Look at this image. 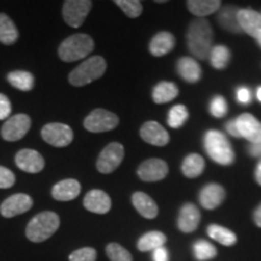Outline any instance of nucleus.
I'll use <instances>...</instances> for the list:
<instances>
[{"label":"nucleus","mask_w":261,"mask_h":261,"mask_svg":"<svg viewBox=\"0 0 261 261\" xmlns=\"http://www.w3.org/2000/svg\"><path fill=\"white\" fill-rule=\"evenodd\" d=\"M188 47L198 60H207L213 48V29L207 19L198 18L191 22L188 29Z\"/></svg>","instance_id":"nucleus-1"},{"label":"nucleus","mask_w":261,"mask_h":261,"mask_svg":"<svg viewBox=\"0 0 261 261\" xmlns=\"http://www.w3.org/2000/svg\"><path fill=\"white\" fill-rule=\"evenodd\" d=\"M60 223V217L55 212H41L28 223L25 227V236L31 242H44L56 232Z\"/></svg>","instance_id":"nucleus-2"},{"label":"nucleus","mask_w":261,"mask_h":261,"mask_svg":"<svg viewBox=\"0 0 261 261\" xmlns=\"http://www.w3.org/2000/svg\"><path fill=\"white\" fill-rule=\"evenodd\" d=\"M204 148L210 158L219 165L228 166L234 161L232 145L224 133L211 129L204 135Z\"/></svg>","instance_id":"nucleus-3"},{"label":"nucleus","mask_w":261,"mask_h":261,"mask_svg":"<svg viewBox=\"0 0 261 261\" xmlns=\"http://www.w3.org/2000/svg\"><path fill=\"white\" fill-rule=\"evenodd\" d=\"M94 48V41L90 35L79 33L62 41L58 47V56L64 62H75L89 56Z\"/></svg>","instance_id":"nucleus-4"},{"label":"nucleus","mask_w":261,"mask_h":261,"mask_svg":"<svg viewBox=\"0 0 261 261\" xmlns=\"http://www.w3.org/2000/svg\"><path fill=\"white\" fill-rule=\"evenodd\" d=\"M107 70V62L100 56H92L77 65L69 74V83L81 87L102 77Z\"/></svg>","instance_id":"nucleus-5"},{"label":"nucleus","mask_w":261,"mask_h":261,"mask_svg":"<svg viewBox=\"0 0 261 261\" xmlns=\"http://www.w3.org/2000/svg\"><path fill=\"white\" fill-rule=\"evenodd\" d=\"M117 125L119 116L106 109H94L84 120V127L92 133L108 132L116 128Z\"/></svg>","instance_id":"nucleus-6"},{"label":"nucleus","mask_w":261,"mask_h":261,"mask_svg":"<svg viewBox=\"0 0 261 261\" xmlns=\"http://www.w3.org/2000/svg\"><path fill=\"white\" fill-rule=\"evenodd\" d=\"M41 137L47 144L56 148H64L73 142L74 132L65 123L51 122L42 127Z\"/></svg>","instance_id":"nucleus-7"},{"label":"nucleus","mask_w":261,"mask_h":261,"mask_svg":"<svg viewBox=\"0 0 261 261\" xmlns=\"http://www.w3.org/2000/svg\"><path fill=\"white\" fill-rule=\"evenodd\" d=\"M125 158V148L120 143H110L102 150L97 160V169L103 174H109L121 165Z\"/></svg>","instance_id":"nucleus-8"},{"label":"nucleus","mask_w":261,"mask_h":261,"mask_svg":"<svg viewBox=\"0 0 261 261\" xmlns=\"http://www.w3.org/2000/svg\"><path fill=\"white\" fill-rule=\"evenodd\" d=\"M92 8V2L90 0H68L63 4V18L65 23L71 28H79L89 15Z\"/></svg>","instance_id":"nucleus-9"},{"label":"nucleus","mask_w":261,"mask_h":261,"mask_svg":"<svg viewBox=\"0 0 261 261\" xmlns=\"http://www.w3.org/2000/svg\"><path fill=\"white\" fill-rule=\"evenodd\" d=\"M31 117L25 114H16L9 117L2 127V137L6 142H17L27 135L31 128Z\"/></svg>","instance_id":"nucleus-10"},{"label":"nucleus","mask_w":261,"mask_h":261,"mask_svg":"<svg viewBox=\"0 0 261 261\" xmlns=\"http://www.w3.org/2000/svg\"><path fill=\"white\" fill-rule=\"evenodd\" d=\"M143 181H160L168 174V165L161 159H149L142 163L137 171Z\"/></svg>","instance_id":"nucleus-11"},{"label":"nucleus","mask_w":261,"mask_h":261,"mask_svg":"<svg viewBox=\"0 0 261 261\" xmlns=\"http://www.w3.org/2000/svg\"><path fill=\"white\" fill-rule=\"evenodd\" d=\"M33 207L31 196L25 194H15L3 202L0 205V213L4 218H14L16 215L23 214Z\"/></svg>","instance_id":"nucleus-12"},{"label":"nucleus","mask_w":261,"mask_h":261,"mask_svg":"<svg viewBox=\"0 0 261 261\" xmlns=\"http://www.w3.org/2000/svg\"><path fill=\"white\" fill-rule=\"evenodd\" d=\"M16 165L19 169L28 173H39L45 167V160L40 152L33 149H22L15 156Z\"/></svg>","instance_id":"nucleus-13"},{"label":"nucleus","mask_w":261,"mask_h":261,"mask_svg":"<svg viewBox=\"0 0 261 261\" xmlns=\"http://www.w3.org/2000/svg\"><path fill=\"white\" fill-rule=\"evenodd\" d=\"M236 125L241 137L252 144L261 142V122L250 114H242L236 119Z\"/></svg>","instance_id":"nucleus-14"},{"label":"nucleus","mask_w":261,"mask_h":261,"mask_svg":"<svg viewBox=\"0 0 261 261\" xmlns=\"http://www.w3.org/2000/svg\"><path fill=\"white\" fill-rule=\"evenodd\" d=\"M237 21L241 31L250 37L257 39L261 37V14L252 9H240L237 14Z\"/></svg>","instance_id":"nucleus-15"},{"label":"nucleus","mask_w":261,"mask_h":261,"mask_svg":"<svg viewBox=\"0 0 261 261\" xmlns=\"http://www.w3.org/2000/svg\"><path fill=\"white\" fill-rule=\"evenodd\" d=\"M84 207L92 213L107 214L112 208V200L107 192L93 189L84 197Z\"/></svg>","instance_id":"nucleus-16"},{"label":"nucleus","mask_w":261,"mask_h":261,"mask_svg":"<svg viewBox=\"0 0 261 261\" xmlns=\"http://www.w3.org/2000/svg\"><path fill=\"white\" fill-rule=\"evenodd\" d=\"M140 137L144 142L155 146H165L169 143V135L156 121H148L140 128Z\"/></svg>","instance_id":"nucleus-17"},{"label":"nucleus","mask_w":261,"mask_h":261,"mask_svg":"<svg viewBox=\"0 0 261 261\" xmlns=\"http://www.w3.org/2000/svg\"><path fill=\"white\" fill-rule=\"evenodd\" d=\"M201 221V213L198 208L192 203H185L179 212L178 228L181 232H194Z\"/></svg>","instance_id":"nucleus-18"},{"label":"nucleus","mask_w":261,"mask_h":261,"mask_svg":"<svg viewBox=\"0 0 261 261\" xmlns=\"http://www.w3.org/2000/svg\"><path fill=\"white\" fill-rule=\"evenodd\" d=\"M225 197H226L225 189L219 184L212 182L202 188L200 192V203L205 210L212 211L219 207L224 202Z\"/></svg>","instance_id":"nucleus-19"},{"label":"nucleus","mask_w":261,"mask_h":261,"mask_svg":"<svg viewBox=\"0 0 261 261\" xmlns=\"http://www.w3.org/2000/svg\"><path fill=\"white\" fill-rule=\"evenodd\" d=\"M81 185L75 179H64L52 188L51 195L57 201H71L80 195Z\"/></svg>","instance_id":"nucleus-20"},{"label":"nucleus","mask_w":261,"mask_h":261,"mask_svg":"<svg viewBox=\"0 0 261 261\" xmlns=\"http://www.w3.org/2000/svg\"><path fill=\"white\" fill-rule=\"evenodd\" d=\"M175 46V38L169 32H160L152 37L149 44V51L152 56L162 57L171 52Z\"/></svg>","instance_id":"nucleus-21"},{"label":"nucleus","mask_w":261,"mask_h":261,"mask_svg":"<svg viewBox=\"0 0 261 261\" xmlns=\"http://www.w3.org/2000/svg\"><path fill=\"white\" fill-rule=\"evenodd\" d=\"M132 204L137 212L145 219H154L159 215V207L156 202L145 192L137 191L132 195Z\"/></svg>","instance_id":"nucleus-22"},{"label":"nucleus","mask_w":261,"mask_h":261,"mask_svg":"<svg viewBox=\"0 0 261 261\" xmlns=\"http://www.w3.org/2000/svg\"><path fill=\"white\" fill-rule=\"evenodd\" d=\"M177 70L181 79L187 83L195 84L201 79L200 64L191 57H181L177 63Z\"/></svg>","instance_id":"nucleus-23"},{"label":"nucleus","mask_w":261,"mask_h":261,"mask_svg":"<svg viewBox=\"0 0 261 261\" xmlns=\"http://www.w3.org/2000/svg\"><path fill=\"white\" fill-rule=\"evenodd\" d=\"M238 9L237 6H225L220 10L219 15H218V22L219 24L223 27L225 31L231 32V33H241V27L238 24L237 21V14H238Z\"/></svg>","instance_id":"nucleus-24"},{"label":"nucleus","mask_w":261,"mask_h":261,"mask_svg":"<svg viewBox=\"0 0 261 261\" xmlns=\"http://www.w3.org/2000/svg\"><path fill=\"white\" fill-rule=\"evenodd\" d=\"M189 11L198 17L214 14L221 8L220 0H189L187 3Z\"/></svg>","instance_id":"nucleus-25"},{"label":"nucleus","mask_w":261,"mask_h":261,"mask_svg":"<svg viewBox=\"0 0 261 261\" xmlns=\"http://www.w3.org/2000/svg\"><path fill=\"white\" fill-rule=\"evenodd\" d=\"M166 242H167V237L165 233L160 232V231H150L139 238L137 248L140 252H150V250L154 252L158 248L165 246Z\"/></svg>","instance_id":"nucleus-26"},{"label":"nucleus","mask_w":261,"mask_h":261,"mask_svg":"<svg viewBox=\"0 0 261 261\" xmlns=\"http://www.w3.org/2000/svg\"><path fill=\"white\" fill-rule=\"evenodd\" d=\"M179 90L177 85L169 81H161L152 90V99L155 103L163 104L168 103L178 96Z\"/></svg>","instance_id":"nucleus-27"},{"label":"nucleus","mask_w":261,"mask_h":261,"mask_svg":"<svg viewBox=\"0 0 261 261\" xmlns=\"http://www.w3.org/2000/svg\"><path fill=\"white\" fill-rule=\"evenodd\" d=\"M204 160L198 154H190L184 159L181 165V172L187 178L194 179L200 177L204 171Z\"/></svg>","instance_id":"nucleus-28"},{"label":"nucleus","mask_w":261,"mask_h":261,"mask_svg":"<svg viewBox=\"0 0 261 261\" xmlns=\"http://www.w3.org/2000/svg\"><path fill=\"white\" fill-rule=\"evenodd\" d=\"M207 233L212 240L217 241V242H219L225 247H232L237 242L236 233L226 227L220 226V225H210L207 227Z\"/></svg>","instance_id":"nucleus-29"},{"label":"nucleus","mask_w":261,"mask_h":261,"mask_svg":"<svg viewBox=\"0 0 261 261\" xmlns=\"http://www.w3.org/2000/svg\"><path fill=\"white\" fill-rule=\"evenodd\" d=\"M18 39V31L8 15L0 14V42L4 45L15 44Z\"/></svg>","instance_id":"nucleus-30"},{"label":"nucleus","mask_w":261,"mask_h":261,"mask_svg":"<svg viewBox=\"0 0 261 261\" xmlns=\"http://www.w3.org/2000/svg\"><path fill=\"white\" fill-rule=\"evenodd\" d=\"M8 81L15 89L23 92H28L34 87V76L29 73V71L24 70H15L9 73Z\"/></svg>","instance_id":"nucleus-31"},{"label":"nucleus","mask_w":261,"mask_h":261,"mask_svg":"<svg viewBox=\"0 0 261 261\" xmlns=\"http://www.w3.org/2000/svg\"><path fill=\"white\" fill-rule=\"evenodd\" d=\"M231 58V52L226 46L224 45H218L212 48V52L210 55V60L212 67L215 69H224L228 64Z\"/></svg>","instance_id":"nucleus-32"},{"label":"nucleus","mask_w":261,"mask_h":261,"mask_svg":"<svg viewBox=\"0 0 261 261\" xmlns=\"http://www.w3.org/2000/svg\"><path fill=\"white\" fill-rule=\"evenodd\" d=\"M192 250H194L195 257L198 261H207L214 259L218 254L217 248H215L212 243L203 240L195 242L194 246H192Z\"/></svg>","instance_id":"nucleus-33"},{"label":"nucleus","mask_w":261,"mask_h":261,"mask_svg":"<svg viewBox=\"0 0 261 261\" xmlns=\"http://www.w3.org/2000/svg\"><path fill=\"white\" fill-rule=\"evenodd\" d=\"M188 108L185 106H181V104H178V106H174L171 110H169L167 123L169 127H172V128H180L188 120Z\"/></svg>","instance_id":"nucleus-34"},{"label":"nucleus","mask_w":261,"mask_h":261,"mask_svg":"<svg viewBox=\"0 0 261 261\" xmlns=\"http://www.w3.org/2000/svg\"><path fill=\"white\" fill-rule=\"evenodd\" d=\"M106 252L110 261H133L132 254L119 243H109Z\"/></svg>","instance_id":"nucleus-35"},{"label":"nucleus","mask_w":261,"mask_h":261,"mask_svg":"<svg viewBox=\"0 0 261 261\" xmlns=\"http://www.w3.org/2000/svg\"><path fill=\"white\" fill-rule=\"evenodd\" d=\"M115 4L130 18L139 17L143 12V5L139 0H116Z\"/></svg>","instance_id":"nucleus-36"},{"label":"nucleus","mask_w":261,"mask_h":261,"mask_svg":"<svg viewBox=\"0 0 261 261\" xmlns=\"http://www.w3.org/2000/svg\"><path fill=\"white\" fill-rule=\"evenodd\" d=\"M97 252L94 248L84 247L74 250L69 255V261H96Z\"/></svg>","instance_id":"nucleus-37"},{"label":"nucleus","mask_w":261,"mask_h":261,"mask_svg":"<svg viewBox=\"0 0 261 261\" xmlns=\"http://www.w3.org/2000/svg\"><path fill=\"white\" fill-rule=\"evenodd\" d=\"M211 114L214 117L221 119L227 114V103L223 96H217L211 102Z\"/></svg>","instance_id":"nucleus-38"},{"label":"nucleus","mask_w":261,"mask_h":261,"mask_svg":"<svg viewBox=\"0 0 261 261\" xmlns=\"http://www.w3.org/2000/svg\"><path fill=\"white\" fill-rule=\"evenodd\" d=\"M16 181L15 174L9 168L0 166V189H9L14 187Z\"/></svg>","instance_id":"nucleus-39"},{"label":"nucleus","mask_w":261,"mask_h":261,"mask_svg":"<svg viewBox=\"0 0 261 261\" xmlns=\"http://www.w3.org/2000/svg\"><path fill=\"white\" fill-rule=\"evenodd\" d=\"M11 114V102L5 94L0 93V120H8Z\"/></svg>","instance_id":"nucleus-40"},{"label":"nucleus","mask_w":261,"mask_h":261,"mask_svg":"<svg viewBox=\"0 0 261 261\" xmlns=\"http://www.w3.org/2000/svg\"><path fill=\"white\" fill-rule=\"evenodd\" d=\"M237 100L242 104H248L252 100V93L247 87H240L237 90Z\"/></svg>","instance_id":"nucleus-41"},{"label":"nucleus","mask_w":261,"mask_h":261,"mask_svg":"<svg viewBox=\"0 0 261 261\" xmlns=\"http://www.w3.org/2000/svg\"><path fill=\"white\" fill-rule=\"evenodd\" d=\"M152 259L154 261H168V252L166 248H158L152 253Z\"/></svg>","instance_id":"nucleus-42"},{"label":"nucleus","mask_w":261,"mask_h":261,"mask_svg":"<svg viewBox=\"0 0 261 261\" xmlns=\"http://www.w3.org/2000/svg\"><path fill=\"white\" fill-rule=\"evenodd\" d=\"M226 129H227V132L230 133V135L232 137H236V138H240V137H241L240 132H238L237 125H236V120H231V121H228L226 123Z\"/></svg>","instance_id":"nucleus-43"},{"label":"nucleus","mask_w":261,"mask_h":261,"mask_svg":"<svg viewBox=\"0 0 261 261\" xmlns=\"http://www.w3.org/2000/svg\"><path fill=\"white\" fill-rule=\"evenodd\" d=\"M249 154L254 158H260L261 156V142L257 144H252L249 146Z\"/></svg>","instance_id":"nucleus-44"},{"label":"nucleus","mask_w":261,"mask_h":261,"mask_svg":"<svg viewBox=\"0 0 261 261\" xmlns=\"http://www.w3.org/2000/svg\"><path fill=\"white\" fill-rule=\"evenodd\" d=\"M253 219H254V223H255L256 226L261 227V204L257 205L256 210L254 211Z\"/></svg>","instance_id":"nucleus-45"},{"label":"nucleus","mask_w":261,"mask_h":261,"mask_svg":"<svg viewBox=\"0 0 261 261\" xmlns=\"http://www.w3.org/2000/svg\"><path fill=\"white\" fill-rule=\"evenodd\" d=\"M255 179L257 181V184L261 185V161L257 163L256 169H255Z\"/></svg>","instance_id":"nucleus-46"},{"label":"nucleus","mask_w":261,"mask_h":261,"mask_svg":"<svg viewBox=\"0 0 261 261\" xmlns=\"http://www.w3.org/2000/svg\"><path fill=\"white\" fill-rule=\"evenodd\" d=\"M256 96H257V99H259V100H260V102H261V86L259 87V89H257Z\"/></svg>","instance_id":"nucleus-47"},{"label":"nucleus","mask_w":261,"mask_h":261,"mask_svg":"<svg viewBox=\"0 0 261 261\" xmlns=\"http://www.w3.org/2000/svg\"><path fill=\"white\" fill-rule=\"evenodd\" d=\"M256 40H257V44H259V45H260V47H261V37H259V38H257V39H256Z\"/></svg>","instance_id":"nucleus-48"}]
</instances>
